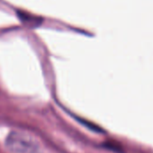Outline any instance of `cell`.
Here are the masks:
<instances>
[{
  "label": "cell",
  "instance_id": "obj_1",
  "mask_svg": "<svg viewBox=\"0 0 153 153\" xmlns=\"http://www.w3.org/2000/svg\"><path fill=\"white\" fill-rule=\"evenodd\" d=\"M5 143L7 149L13 153H37L39 150L37 140L25 131H12Z\"/></svg>",
  "mask_w": 153,
  "mask_h": 153
}]
</instances>
